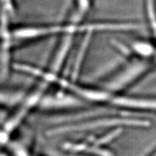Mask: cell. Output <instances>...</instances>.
Returning <instances> with one entry per match:
<instances>
[{
    "mask_svg": "<svg viewBox=\"0 0 156 156\" xmlns=\"http://www.w3.org/2000/svg\"><path fill=\"white\" fill-rule=\"evenodd\" d=\"M66 27L53 26L45 27V28H25L15 30L12 36L17 39H31L36 38L48 35L56 34V33L65 32Z\"/></svg>",
    "mask_w": 156,
    "mask_h": 156,
    "instance_id": "obj_1",
    "label": "cell"
},
{
    "mask_svg": "<svg viewBox=\"0 0 156 156\" xmlns=\"http://www.w3.org/2000/svg\"><path fill=\"white\" fill-rule=\"evenodd\" d=\"M0 1L2 4L6 14L12 15L14 13V7L12 0H0Z\"/></svg>",
    "mask_w": 156,
    "mask_h": 156,
    "instance_id": "obj_2",
    "label": "cell"
},
{
    "mask_svg": "<svg viewBox=\"0 0 156 156\" xmlns=\"http://www.w3.org/2000/svg\"><path fill=\"white\" fill-rule=\"evenodd\" d=\"M154 156H156V154H155V155H154Z\"/></svg>",
    "mask_w": 156,
    "mask_h": 156,
    "instance_id": "obj_3",
    "label": "cell"
}]
</instances>
